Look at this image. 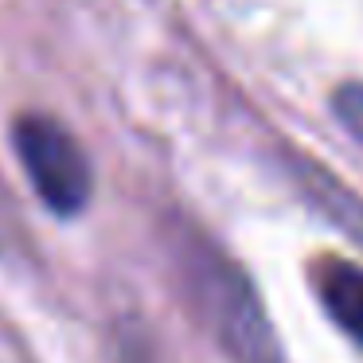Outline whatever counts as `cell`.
Returning a JSON list of instances; mask_svg holds the SVG:
<instances>
[{
  "mask_svg": "<svg viewBox=\"0 0 363 363\" xmlns=\"http://www.w3.org/2000/svg\"><path fill=\"white\" fill-rule=\"evenodd\" d=\"M180 274L199 324L211 332L230 363H285L274 320L238 262H230L211 242L188 238L180 254Z\"/></svg>",
  "mask_w": 363,
  "mask_h": 363,
  "instance_id": "1",
  "label": "cell"
},
{
  "mask_svg": "<svg viewBox=\"0 0 363 363\" xmlns=\"http://www.w3.org/2000/svg\"><path fill=\"white\" fill-rule=\"evenodd\" d=\"M12 149L24 164L40 203L51 215H82L94 196V172H90L86 149L63 121L48 113H20L12 125Z\"/></svg>",
  "mask_w": 363,
  "mask_h": 363,
  "instance_id": "2",
  "label": "cell"
},
{
  "mask_svg": "<svg viewBox=\"0 0 363 363\" xmlns=\"http://www.w3.org/2000/svg\"><path fill=\"white\" fill-rule=\"evenodd\" d=\"M316 293L336 328L363 352V266L328 258L316 266Z\"/></svg>",
  "mask_w": 363,
  "mask_h": 363,
  "instance_id": "3",
  "label": "cell"
},
{
  "mask_svg": "<svg viewBox=\"0 0 363 363\" xmlns=\"http://www.w3.org/2000/svg\"><path fill=\"white\" fill-rule=\"evenodd\" d=\"M336 118L347 125V133L363 141V90L359 86H344L336 94Z\"/></svg>",
  "mask_w": 363,
  "mask_h": 363,
  "instance_id": "4",
  "label": "cell"
}]
</instances>
